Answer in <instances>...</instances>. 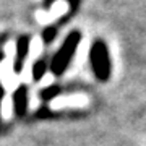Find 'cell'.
Instances as JSON below:
<instances>
[{
	"mask_svg": "<svg viewBox=\"0 0 146 146\" xmlns=\"http://www.w3.org/2000/svg\"><path fill=\"white\" fill-rule=\"evenodd\" d=\"M62 93V88L58 86V84H49V86H46V88L41 89V93H39V96H41L42 101H46V102H49V101L55 99L58 94Z\"/></svg>",
	"mask_w": 146,
	"mask_h": 146,
	"instance_id": "6",
	"label": "cell"
},
{
	"mask_svg": "<svg viewBox=\"0 0 146 146\" xmlns=\"http://www.w3.org/2000/svg\"><path fill=\"white\" fill-rule=\"evenodd\" d=\"M11 106H13V114L18 119H23L28 114V106H29V91L26 84H20L13 91L11 96Z\"/></svg>",
	"mask_w": 146,
	"mask_h": 146,
	"instance_id": "3",
	"label": "cell"
},
{
	"mask_svg": "<svg viewBox=\"0 0 146 146\" xmlns=\"http://www.w3.org/2000/svg\"><path fill=\"white\" fill-rule=\"evenodd\" d=\"M57 37V28L55 26H47L44 31H42V41L46 44H50L54 42V39Z\"/></svg>",
	"mask_w": 146,
	"mask_h": 146,
	"instance_id": "7",
	"label": "cell"
},
{
	"mask_svg": "<svg viewBox=\"0 0 146 146\" xmlns=\"http://www.w3.org/2000/svg\"><path fill=\"white\" fill-rule=\"evenodd\" d=\"M29 46H31V37L23 34L16 39V52H15V62H13V72L20 75L23 72V65L29 54Z\"/></svg>",
	"mask_w": 146,
	"mask_h": 146,
	"instance_id": "4",
	"label": "cell"
},
{
	"mask_svg": "<svg viewBox=\"0 0 146 146\" xmlns=\"http://www.w3.org/2000/svg\"><path fill=\"white\" fill-rule=\"evenodd\" d=\"M70 2V7H72V10H76L80 5V0H68Z\"/></svg>",
	"mask_w": 146,
	"mask_h": 146,
	"instance_id": "9",
	"label": "cell"
},
{
	"mask_svg": "<svg viewBox=\"0 0 146 146\" xmlns=\"http://www.w3.org/2000/svg\"><path fill=\"white\" fill-rule=\"evenodd\" d=\"M3 98H5V88L0 84V125H2V102H3Z\"/></svg>",
	"mask_w": 146,
	"mask_h": 146,
	"instance_id": "8",
	"label": "cell"
},
{
	"mask_svg": "<svg viewBox=\"0 0 146 146\" xmlns=\"http://www.w3.org/2000/svg\"><path fill=\"white\" fill-rule=\"evenodd\" d=\"M89 62H91V68H93L94 76L106 83L110 80V73H112V63H110V55L107 44L101 39L91 44V50H89Z\"/></svg>",
	"mask_w": 146,
	"mask_h": 146,
	"instance_id": "2",
	"label": "cell"
},
{
	"mask_svg": "<svg viewBox=\"0 0 146 146\" xmlns=\"http://www.w3.org/2000/svg\"><path fill=\"white\" fill-rule=\"evenodd\" d=\"M80 41H81L80 31L68 33V36L65 37V41L60 46V49L54 54L52 60H50V72L55 76H62L63 73H65L68 65L72 63V58L75 55V52H76V47H78Z\"/></svg>",
	"mask_w": 146,
	"mask_h": 146,
	"instance_id": "1",
	"label": "cell"
},
{
	"mask_svg": "<svg viewBox=\"0 0 146 146\" xmlns=\"http://www.w3.org/2000/svg\"><path fill=\"white\" fill-rule=\"evenodd\" d=\"M47 2H49V3H50V2H54V0H47Z\"/></svg>",
	"mask_w": 146,
	"mask_h": 146,
	"instance_id": "11",
	"label": "cell"
},
{
	"mask_svg": "<svg viewBox=\"0 0 146 146\" xmlns=\"http://www.w3.org/2000/svg\"><path fill=\"white\" fill-rule=\"evenodd\" d=\"M47 68H49V63H47V60L44 57L41 58H37L36 62H34V65H33V80L34 81H41L44 76H46V73H47Z\"/></svg>",
	"mask_w": 146,
	"mask_h": 146,
	"instance_id": "5",
	"label": "cell"
},
{
	"mask_svg": "<svg viewBox=\"0 0 146 146\" xmlns=\"http://www.w3.org/2000/svg\"><path fill=\"white\" fill-rule=\"evenodd\" d=\"M3 58H5V54H3L2 50H0V63L3 62Z\"/></svg>",
	"mask_w": 146,
	"mask_h": 146,
	"instance_id": "10",
	"label": "cell"
}]
</instances>
